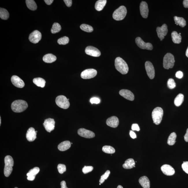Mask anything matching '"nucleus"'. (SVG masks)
Listing matches in <instances>:
<instances>
[{"label": "nucleus", "instance_id": "f257e3e1", "mask_svg": "<svg viewBox=\"0 0 188 188\" xmlns=\"http://www.w3.org/2000/svg\"><path fill=\"white\" fill-rule=\"evenodd\" d=\"M28 107L26 101L22 100H16L13 101L11 105L12 110L16 113H21L24 111Z\"/></svg>", "mask_w": 188, "mask_h": 188}, {"label": "nucleus", "instance_id": "f03ea898", "mask_svg": "<svg viewBox=\"0 0 188 188\" xmlns=\"http://www.w3.org/2000/svg\"><path fill=\"white\" fill-rule=\"evenodd\" d=\"M115 67L117 70L122 74L128 73L129 67L127 64L121 57H118L115 60Z\"/></svg>", "mask_w": 188, "mask_h": 188}, {"label": "nucleus", "instance_id": "7ed1b4c3", "mask_svg": "<svg viewBox=\"0 0 188 188\" xmlns=\"http://www.w3.org/2000/svg\"><path fill=\"white\" fill-rule=\"evenodd\" d=\"M4 174L6 177H9L13 171V167L14 165V161L11 156L7 155L5 157Z\"/></svg>", "mask_w": 188, "mask_h": 188}, {"label": "nucleus", "instance_id": "20e7f679", "mask_svg": "<svg viewBox=\"0 0 188 188\" xmlns=\"http://www.w3.org/2000/svg\"><path fill=\"white\" fill-rule=\"evenodd\" d=\"M163 115V111L161 108H155L152 113V118L154 123L156 125L160 124L162 121Z\"/></svg>", "mask_w": 188, "mask_h": 188}, {"label": "nucleus", "instance_id": "39448f33", "mask_svg": "<svg viewBox=\"0 0 188 188\" xmlns=\"http://www.w3.org/2000/svg\"><path fill=\"white\" fill-rule=\"evenodd\" d=\"M127 14V10L124 6H120L115 10L113 14V18L116 21H121L125 18Z\"/></svg>", "mask_w": 188, "mask_h": 188}, {"label": "nucleus", "instance_id": "423d86ee", "mask_svg": "<svg viewBox=\"0 0 188 188\" xmlns=\"http://www.w3.org/2000/svg\"><path fill=\"white\" fill-rule=\"evenodd\" d=\"M175 60L174 57L172 54L167 53L163 58V66L164 68L169 69L172 68L174 65Z\"/></svg>", "mask_w": 188, "mask_h": 188}, {"label": "nucleus", "instance_id": "0eeeda50", "mask_svg": "<svg viewBox=\"0 0 188 188\" xmlns=\"http://www.w3.org/2000/svg\"><path fill=\"white\" fill-rule=\"evenodd\" d=\"M69 100V99H67L65 96L61 95L57 96L55 103L59 107L64 109H67L70 106Z\"/></svg>", "mask_w": 188, "mask_h": 188}, {"label": "nucleus", "instance_id": "6e6552de", "mask_svg": "<svg viewBox=\"0 0 188 188\" xmlns=\"http://www.w3.org/2000/svg\"><path fill=\"white\" fill-rule=\"evenodd\" d=\"M97 72L95 69H89L83 71L81 73V78L84 79H89L95 77L97 75Z\"/></svg>", "mask_w": 188, "mask_h": 188}, {"label": "nucleus", "instance_id": "1a4fd4ad", "mask_svg": "<svg viewBox=\"0 0 188 188\" xmlns=\"http://www.w3.org/2000/svg\"><path fill=\"white\" fill-rule=\"evenodd\" d=\"M135 43L137 45L140 49H146V50H153V45L151 43H145L140 37H138L135 39Z\"/></svg>", "mask_w": 188, "mask_h": 188}, {"label": "nucleus", "instance_id": "9d476101", "mask_svg": "<svg viewBox=\"0 0 188 188\" xmlns=\"http://www.w3.org/2000/svg\"><path fill=\"white\" fill-rule=\"evenodd\" d=\"M42 34L38 30H36L30 34L29 39L31 43L34 44L38 43L41 40Z\"/></svg>", "mask_w": 188, "mask_h": 188}, {"label": "nucleus", "instance_id": "9b49d317", "mask_svg": "<svg viewBox=\"0 0 188 188\" xmlns=\"http://www.w3.org/2000/svg\"><path fill=\"white\" fill-rule=\"evenodd\" d=\"M55 120L51 118L46 119L43 124L45 130L49 133H50L55 129Z\"/></svg>", "mask_w": 188, "mask_h": 188}, {"label": "nucleus", "instance_id": "f8f14e48", "mask_svg": "<svg viewBox=\"0 0 188 188\" xmlns=\"http://www.w3.org/2000/svg\"><path fill=\"white\" fill-rule=\"evenodd\" d=\"M145 67L147 75L150 79H153L155 77V69L151 62L147 61L145 62Z\"/></svg>", "mask_w": 188, "mask_h": 188}, {"label": "nucleus", "instance_id": "ddd939ff", "mask_svg": "<svg viewBox=\"0 0 188 188\" xmlns=\"http://www.w3.org/2000/svg\"><path fill=\"white\" fill-rule=\"evenodd\" d=\"M157 31L159 38L162 41L165 38V37L166 36L168 31L167 25L165 24H164L161 27H157Z\"/></svg>", "mask_w": 188, "mask_h": 188}, {"label": "nucleus", "instance_id": "4468645a", "mask_svg": "<svg viewBox=\"0 0 188 188\" xmlns=\"http://www.w3.org/2000/svg\"><path fill=\"white\" fill-rule=\"evenodd\" d=\"M85 53L87 55L94 57H99L101 55V52L96 47L92 46H88L86 47Z\"/></svg>", "mask_w": 188, "mask_h": 188}, {"label": "nucleus", "instance_id": "2eb2a0df", "mask_svg": "<svg viewBox=\"0 0 188 188\" xmlns=\"http://www.w3.org/2000/svg\"><path fill=\"white\" fill-rule=\"evenodd\" d=\"M78 134L80 136L86 138H93L95 136L94 132L84 128H81L78 130Z\"/></svg>", "mask_w": 188, "mask_h": 188}, {"label": "nucleus", "instance_id": "dca6fc26", "mask_svg": "<svg viewBox=\"0 0 188 188\" xmlns=\"http://www.w3.org/2000/svg\"><path fill=\"white\" fill-rule=\"evenodd\" d=\"M11 81L12 83L16 87L22 88L24 87L25 84L23 81L19 77L16 75L12 77Z\"/></svg>", "mask_w": 188, "mask_h": 188}, {"label": "nucleus", "instance_id": "f3484780", "mask_svg": "<svg viewBox=\"0 0 188 188\" xmlns=\"http://www.w3.org/2000/svg\"><path fill=\"white\" fill-rule=\"evenodd\" d=\"M140 14L144 18L148 17V5L145 1H142L140 5Z\"/></svg>", "mask_w": 188, "mask_h": 188}, {"label": "nucleus", "instance_id": "a211bd4d", "mask_svg": "<svg viewBox=\"0 0 188 188\" xmlns=\"http://www.w3.org/2000/svg\"><path fill=\"white\" fill-rule=\"evenodd\" d=\"M161 170L163 173L167 176H172L175 173V170L171 165H163Z\"/></svg>", "mask_w": 188, "mask_h": 188}, {"label": "nucleus", "instance_id": "6ab92c4d", "mask_svg": "<svg viewBox=\"0 0 188 188\" xmlns=\"http://www.w3.org/2000/svg\"><path fill=\"white\" fill-rule=\"evenodd\" d=\"M119 94L123 97L130 101H133L135 96L131 91L128 90L123 89L120 91Z\"/></svg>", "mask_w": 188, "mask_h": 188}, {"label": "nucleus", "instance_id": "aec40b11", "mask_svg": "<svg viewBox=\"0 0 188 188\" xmlns=\"http://www.w3.org/2000/svg\"><path fill=\"white\" fill-rule=\"evenodd\" d=\"M106 124L108 126L113 128L117 127L119 123V120L116 116H113L107 119Z\"/></svg>", "mask_w": 188, "mask_h": 188}, {"label": "nucleus", "instance_id": "412c9836", "mask_svg": "<svg viewBox=\"0 0 188 188\" xmlns=\"http://www.w3.org/2000/svg\"><path fill=\"white\" fill-rule=\"evenodd\" d=\"M37 133L34 128L31 127L29 129L26 133V137L28 141L32 142L36 138Z\"/></svg>", "mask_w": 188, "mask_h": 188}, {"label": "nucleus", "instance_id": "4be33fe9", "mask_svg": "<svg viewBox=\"0 0 188 188\" xmlns=\"http://www.w3.org/2000/svg\"><path fill=\"white\" fill-rule=\"evenodd\" d=\"M40 169L38 167H36L30 170L27 174V179L29 180L33 181L35 179L36 176L40 172Z\"/></svg>", "mask_w": 188, "mask_h": 188}, {"label": "nucleus", "instance_id": "5701e85b", "mask_svg": "<svg viewBox=\"0 0 188 188\" xmlns=\"http://www.w3.org/2000/svg\"><path fill=\"white\" fill-rule=\"evenodd\" d=\"M139 183L144 188H150V182L148 178L146 176L141 177L139 180Z\"/></svg>", "mask_w": 188, "mask_h": 188}, {"label": "nucleus", "instance_id": "b1692460", "mask_svg": "<svg viewBox=\"0 0 188 188\" xmlns=\"http://www.w3.org/2000/svg\"><path fill=\"white\" fill-rule=\"evenodd\" d=\"M71 146L70 142L69 141L62 142L58 146V149L61 151H66L70 148Z\"/></svg>", "mask_w": 188, "mask_h": 188}, {"label": "nucleus", "instance_id": "393cba45", "mask_svg": "<svg viewBox=\"0 0 188 188\" xmlns=\"http://www.w3.org/2000/svg\"><path fill=\"white\" fill-rule=\"evenodd\" d=\"M43 59L44 62L47 63H52L56 60L57 57L53 54H47L44 56Z\"/></svg>", "mask_w": 188, "mask_h": 188}, {"label": "nucleus", "instance_id": "a878e982", "mask_svg": "<svg viewBox=\"0 0 188 188\" xmlns=\"http://www.w3.org/2000/svg\"><path fill=\"white\" fill-rule=\"evenodd\" d=\"M135 162L133 159H129L125 161L123 167L125 169H131L135 167Z\"/></svg>", "mask_w": 188, "mask_h": 188}, {"label": "nucleus", "instance_id": "bb28decb", "mask_svg": "<svg viewBox=\"0 0 188 188\" xmlns=\"http://www.w3.org/2000/svg\"><path fill=\"white\" fill-rule=\"evenodd\" d=\"M107 3L106 0H99L96 3L95 8L98 11H101L104 8Z\"/></svg>", "mask_w": 188, "mask_h": 188}, {"label": "nucleus", "instance_id": "cd10ccee", "mask_svg": "<svg viewBox=\"0 0 188 188\" xmlns=\"http://www.w3.org/2000/svg\"><path fill=\"white\" fill-rule=\"evenodd\" d=\"M172 41L175 44H179L181 42L182 37L176 31H173L172 33Z\"/></svg>", "mask_w": 188, "mask_h": 188}, {"label": "nucleus", "instance_id": "c85d7f7f", "mask_svg": "<svg viewBox=\"0 0 188 188\" xmlns=\"http://www.w3.org/2000/svg\"><path fill=\"white\" fill-rule=\"evenodd\" d=\"M33 82L36 85L42 88L44 87L46 83V81L42 78H36L33 79Z\"/></svg>", "mask_w": 188, "mask_h": 188}, {"label": "nucleus", "instance_id": "c756f323", "mask_svg": "<svg viewBox=\"0 0 188 188\" xmlns=\"http://www.w3.org/2000/svg\"><path fill=\"white\" fill-rule=\"evenodd\" d=\"M174 19L175 21V24L177 25H178L182 27H184L186 26V21L183 18L175 16H174Z\"/></svg>", "mask_w": 188, "mask_h": 188}, {"label": "nucleus", "instance_id": "7c9ffc66", "mask_svg": "<svg viewBox=\"0 0 188 188\" xmlns=\"http://www.w3.org/2000/svg\"><path fill=\"white\" fill-rule=\"evenodd\" d=\"M26 2L27 6L29 10L32 11H35L37 10V4L33 0H26Z\"/></svg>", "mask_w": 188, "mask_h": 188}, {"label": "nucleus", "instance_id": "2f4dec72", "mask_svg": "<svg viewBox=\"0 0 188 188\" xmlns=\"http://www.w3.org/2000/svg\"><path fill=\"white\" fill-rule=\"evenodd\" d=\"M184 100V96L182 94L178 95L174 100V104L177 107L180 106Z\"/></svg>", "mask_w": 188, "mask_h": 188}, {"label": "nucleus", "instance_id": "473e14b6", "mask_svg": "<svg viewBox=\"0 0 188 188\" xmlns=\"http://www.w3.org/2000/svg\"><path fill=\"white\" fill-rule=\"evenodd\" d=\"M9 13L8 11L5 8H0V17L1 19L6 20L9 17Z\"/></svg>", "mask_w": 188, "mask_h": 188}, {"label": "nucleus", "instance_id": "72a5a7b5", "mask_svg": "<svg viewBox=\"0 0 188 188\" xmlns=\"http://www.w3.org/2000/svg\"><path fill=\"white\" fill-rule=\"evenodd\" d=\"M177 135L175 133H172L169 135L167 143L169 145L172 146L174 145L176 143V138Z\"/></svg>", "mask_w": 188, "mask_h": 188}, {"label": "nucleus", "instance_id": "f704fd0d", "mask_svg": "<svg viewBox=\"0 0 188 188\" xmlns=\"http://www.w3.org/2000/svg\"><path fill=\"white\" fill-rule=\"evenodd\" d=\"M103 152L106 153L113 154L116 152L115 149L110 146H105L102 148Z\"/></svg>", "mask_w": 188, "mask_h": 188}, {"label": "nucleus", "instance_id": "c9c22d12", "mask_svg": "<svg viewBox=\"0 0 188 188\" xmlns=\"http://www.w3.org/2000/svg\"><path fill=\"white\" fill-rule=\"evenodd\" d=\"M62 29V27L60 24L57 23H53L51 29V32L52 33H58Z\"/></svg>", "mask_w": 188, "mask_h": 188}, {"label": "nucleus", "instance_id": "e433bc0d", "mask_svg": "<svg viewBox=\"0 0 188 188\" xmlns=\"http://www.w3.org/2000/svg\"><path fill=\"white\" fill-rule=\"evenodd\" d=\"M80 28L81 30L84 31L88 32V33H91L94 30V29L92 26L89 25L83 24L81 25Z\"/></svg>", "mask_w": 188, "mask_h": 188}, {"label": "nucleus", "instance_id": "4c0bfd02", "mask_svg": "<svg viewBox=\"0 0 188 188\" xmlns=\"http://www.w3.org/2000/svg\"><path fill=\"white\" fill-rule=\"evenodd\" d=\"M69 41L68 37L64 36L59 39L57 40V43L60 45H65L69 43Z\"/></svg>", "mask_w": 188, "mask_h": 188}, {"label": "nucleus", "instance_id": "58836bf2", "mask_svg": "<svg viewBox=\"0 0 188 188\" xmlns=\"http://www.w3.org/2000/svg\"><path fill=\"white\" fill-rule=\"evenodd\" d=\"M111 172L109 170H107L105 172L104 174L101 176V178L99 180V182L100 184H103L105 182V180L108 178Z\"/></svg>", "mask_w": 188, "mask_h": 188}, {"label": "nucleus", "instance_id": "ea45409f", "mask_svg": "<svg viewBox=\"0 0 188 188\" xmlns=\"http://www.w3.org/2000/svg\"><path fill=\"white\" fill-rule=\"evenodd\" d=\"M167 86L169 88L172 89L175 88L176 86V84L174 79H169L167 82Z\"/></svg>", "mask_w": 188, "mask_h": 188}, {"label": "nucleus", "instance_id": "a19ab883", "mask_svg": "<svg viewBox=\"0 0 188 188\" xmlns=\"http://www.w3.org/2000/svg\"><path fill=\"white\" fill-rule=\"evenodd\" d=\"M57 168L59 173L60 174H63L64 172L66 171V166L64 165V164H59L57 165Z\"/></svg>", "mask_w": 188, "mask_h": 188}, {"label": "nucleus", "instance_id": "79ce46f5", "mask_svg": "<svg viewBox=\"0 0 188 188\" xmlns=\"http://www.w3.org/2000/svg\"><path fill=\"white\" fill-rule=\"evenodd\" d=\"M93 169H94V167L92 166H85L82 169V172L84 174H86L92 172Z\"/></svg>", "mask_w": 188, "mask_h": 188}, {"label": "nucleus", "instance_id": "37998d69", "mask_svg": "<svg viewBox=\"0 0 188 188\" xmlns=\"http://www.w3.org/2000/svg\"><path fill=\"white\" fill-rule=\"evenodd\" d=\"M182 167L184 172L188 174V161L184 162Z\"/></svg>", "mask_w": 188, "mask_h": 188}, {"label": "nucleus", "instance_id": "c03bdc74", "mask_svg": "<svg viewBox=\"0 0 188 188\" xmlns=\"http://www.w3.org/2000/svg\"><path fill=\"white\" fill-rule=\"evenodd\" d=\"M90 102L92 104H98L100 103V100L97 98H92L90 99Z\"/></svg>", "mask_w": 188, "mask_h": 188}, {"label": "nucleus", "instance_id": "a18cd8bd", "mask_svg": "<svg viewBox=\"0 0 188 188\" xmlns=\"http://www.w3.org/2000/svg\"><path fill=\"white\" fill-rule=\"evenodd\" d=\"M131 129L133 131H139L140 128L139 126H138V124H133L132 125Z\"/></svg>", "mask_w": 188, "mask_h": 188}, {"label": "nucleus", "instance_id": "49530a36", "mask_svg": "<svg viewBox=\"0 0 188 188\" xmlns=\"http://www.w3.org/2000/svg\"><path fill=\"white\" fill-rule=\"evenodd\" d=\"M183 76V72H181L180 71H178V72L176 73V77L177 78L179 79H182Z\"/></svg>", "mask_w": 188, "mask_h": 188}, {"label": "nucleus", "instance_id": "de8ad7c7", "mask_svg": "<svg viewBox=\"0 0 188 188\" xmlns=\"http://www.w3.org/2000/svg\"><path fill=\"white\" fill-rule=\"evenodd\" d=\"M64 1L65 3L66 6L68 7H70L72 5V0H64Z\"/></svg>", "mask_w": 188, "mask_h": 188}, {"label": "nucleus", "instance_id": "09e8293b", "mask_svg": "<svg viewBox=\"0 0 188 188\" xmlns=\"http://www.w3.org/2000/svg\"><path fill=\"white\" fill-rule=\"evenodd\" d=\"M130 135L131 138L133 139H135L137 138L136 135L135 133L133 131H130Z\"/></svg>", "mask_w": 188, "mask_h": 188}, {"label": "nucleus", "instance_id": "8fccbe9b", "mask_svg": "<svg viewBox=\"0 0 188 188\" xmlns=\"http://www.w3.org/2000/svg\"><path fill=\"white\" fill-rule=\"evenodd\" d=\"M61 188H68L66 185V184L65 181H62L61 182Z\"/></svg>", "mask_w": 188, "mask_h": 188}, {"label": "nucleus", "instance_id": "3c124183", "mask_svg": "<svg viewBox=\"0 0 188 188\" xmlns=\"http://www.w3.org/2000/svg\"><path fill=\"white\" fill-rule=\"evenodd\" d=\"M184 138L185 141L188 142V128L187 130H186V133L184 135Z\"/></svg>", "mask_w": 188, "mask_h": 188}, {"label": "nucleus", "instance_id": "603ef678", "mask_svg": "<svg viewBox=\"0 0 188 188\" xmlns=\"http://www.w3.org/2000/svg\"><path fill=\"white\" fill-rule=\"evenodd\" d=\"M184 8H188V0H184L183 2Z\"/></svg>", "mask_w": 188, "mask_h": 188}, {"label": "nucleus", "instance_id": "864d4df0", "mask_svg": "<svg viewBox=\"0 0 188 188\" xmlns=\"http://www.w3.org/2000/svg\"><path fill=\"white\" fill-rule=\"evenodd\" d=\"M44 1L47 5H51L54 1L53 0H44Z\"/></svg>", "mask_w": 188, "mask_h": 188}, {"label": "nucleus", "instance_id": "5fc2aeb1", "mask_svg": "<svg viewBox=\"0 0 188 188\" xmlns=\"http://www.w3.org/2000/svg\"><path fill=\"white\" fill-rule=\"evenodd\" d=\"M186 57H188V47H187V50H186Z\"/></svg>", "mask_w": 188, "mask_h": 188}, {"label": "nucleus", "instance_id": "6e6d98bb", "mask_svg": "<svg viewBox=\"0 0 188 188\" xmlns=\"http://www.w3.org/2000/svg\"><path fill=\"white\" fill-rule=\"evenodd\" d=\"M117 188H123V187L121 185H118V186Z\"/></svg>", "mask_w": 188, "mask_h": 188}, {"label": "nucleus", "instance_id": "4d7b16f0", "mask_svg": "<svg viewBox=\"0 0 188 188\" xmlns=\"http://www.w3.org/2000/svg\"><path fill=\"white\" fill-rule=\"evenodd\" d=\"M1 117H0V125H1Z\"/></svg>", "mask_w": 188, "mask_h": 188}, {"label": "nucleus", "instance_id": "13d9d810", "mask_svg": "<svg viewBox=\"0 0 188 188\" xmlns=\"http://www.w3.org/2000/svg\"><path fill=\"white\" fill-rule=\"evenodd\" d=\"M179 34L180 35H181V33H179Z\"/></svg>", "mask_w": 188, "mask_h": 188}, {"label": "nucleus", "instance_id": "bf43d9fd", "mask_svg": "<svg viewBox=\"0 0 188 188\" xmlns=\"http://www.w3.org/2000/svg\"><path fill=\"white\" fill-rule=\"evenodd\" d=\"M15 188H18L17 187H15Z\"/></svg>", "mask_w": 188, "mask_h": 188}]
</instances>
